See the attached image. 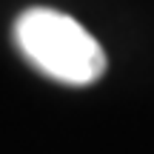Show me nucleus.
I'll return each instance as SVG.
<instances>
[{"label":"nucleus","mask_w":154,"mask_h":154,"mask_svg":"<svg viewBox=\"0 0 154 154\" xmlns=\"http://www.w3.org/2000/svg\"><path fill=\"white\" fill-rule=\"evenodd\" d=\"M14 43L37 72L66 86H88L106 72L100 43L57 9H26L14 20Z\"/></svg>","instance_id":"obj_1"}]
</instances>
